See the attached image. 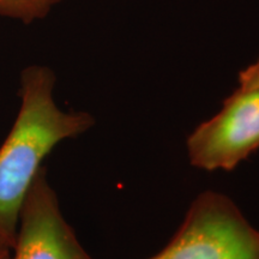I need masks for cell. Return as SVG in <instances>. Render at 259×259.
<instances>
[{
    "instance_id": "7a4b0ae2",
    "label": "cell",
    "mask_w": 259,
    "mask_h": 259,
    "mask_svg": "<svg viewBox=\"0 0 259 259\" xmlns=\"http://www.w3.org/2000/svg\"><path fill=\"white\" fill-rule=\"evenodd\" d=\"M149 259H259V231L229 197L208 191L194 199L166 247Z\"/></svg>"
},
{
    "instance_id": "6da1fadb",
    "label": "cell",
    "mask_w": 259,
    "mask_h": 259,
    "mask_svg": "<svg viewBox=\"0 0 259 259\" xmlns=\"http://www.w3.org/2000/svg\"><path fill=\"white\" fill-rule=\"evenodd\" d=\"M57 77L42 65L19 77L18 114L0 147V239L14 248L25 196L42 162L65 139L79 137L95 125L88 112H65L54 101Z\"/></svg>"
},
{
    "instance_id": "52a82bcc",
    "label": "cell",
    "mask_w": 259,
    "mask_h": 259,
    "mask_svg": "<svg viewBox=\"0 0 259 259\" xmlns=\"http://www.w3.org/2000/svg\"><path fill=\"white\" fill-rule=\"evenodd\" d=\"M11 253L12 248L4 241L0 240V259H11Z\"/></svg>"
},
{
    "instance_id": "277c9868",
    "label": "cell",
    "mask_w": 259,
    "mask_h": 259,
    "mask_svg": "<svg viewBox=\"0 0 259 259\" xmlns=\"http://www.w3.org/2000/svg\"><path fill=\"white\" fill-rule=\"evenodd\" d=\"M11 259H92L61 212L46 167L22 204Z\"/></svg>"
},
{
    "instance_id": "8992f818",
    "label": "cell",
    "mask_w": 259,
    "mask_h": 259,
    "mask_svg": "<svg viewBox=\"0 0 259 259\" xmlns=\"http://www.w3.org/2000/svg\"><path fill=\"white\" fill-rule=\"evenodd\" d=\"M238 87L259 89V59L239 73Z\"/></svg>"
},
{
    "instance_id": "5b68a950",
    "label": "cell",
    "mask_w": 259,
    "mask_h": 259,
    "mask_svg": "<svg viewBox=\"0 0 259 259\" xmlns=\"http://www.w3.org/2000/svg\"><path fill=\"white\" fill-rule=\"evenodd\" d=\"M61 0H0V16L30 24L44 19Z\"/></svg>"
},
{
    "instance_id": "3957f363",
    "label": "cell",
    "mask_w": 259,
    "mask_h": 259,
    "mask_svg": "<svg viewBox=\"0 0 259 259\" xmlns=\"http://www.w3.org/2000/svg\"><path fill=\"white\" fill-rule=\"evenodd\" d=\"M193 167L233 170L259 149V89L238 87L221 109L199 124L186 142Z\"/></svg>"
}]
</instances>
